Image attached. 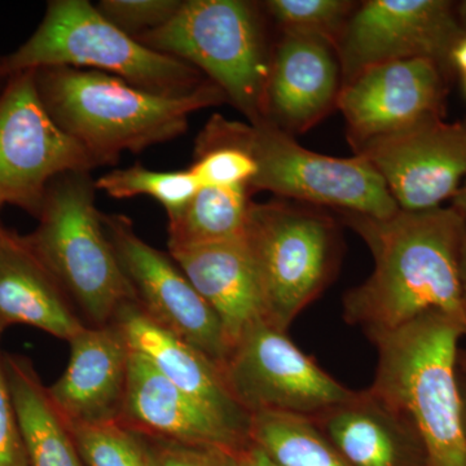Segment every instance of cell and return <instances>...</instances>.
Returning a JSON list of instances; mask_svg holds the SVG:
<instances>
[{
	"label": "cell",
	"instance_id": "6da1fadb",
	"mask_svg": "<svg viewBox=\"0 0 466 466\" xmlns=\"http://www.w3.org/2000/svg\"><path fill=\"white\" fill-rule=\"evenodd\" d=\"M366 242L372 274L343 299V318L368 339L428 312L458 321L466 333L462 250L465 217L452 207L400 210L389 218L343 213Z\"/></svg>",
	"mask_w": 466,
	"mask_h": 466
},
{
	"label": "cell",
	"instance_id": "7a4b0ae2",
	"mask_svg": "<svg viewBox=\"0 0 466 466\" xmlns=\"http://www.w3.org/2000/svg\"><path fill=\"white\" fill-rule=\"evenodd\" d=\"M464 328L428 312L370 337L379 361L368 388L412 435L426 466H466V425L459 377Z\"/></svg>",
	"mask_w": 466,
	"mask_h": 466
},
{
	"label": "cell",
	"instance_id": "3957f363",
	"mask_svg": "<svg viewBox=\"0 0 466 466\" xmlns=\"http://www.w3.org/2000/svg\"><path fill=\"white\" fill-rule=\"evenodd\" d=\"M39 97L55 124L87 153L95 167L116 165L122 153H140L188 130L189 116L226 103L214 82L167 97L106 73L69 66L35 70Z\"/></svg>",
	"mask_w": 466,
	"mask_h": 466
},
{
	"label": "cell",
	"instance_id": "277c9868",
	"mask_svg": "<svg viewBox=\"0 0 466 466\" xmlns=\"http://www.w3.org/2000/svg\"><path fill=\"white\" fill-rule=\"evenodd\" d=\"M91 171L58 175L48 186L38 226L25 235L87 327L112 324L135 293L116 259L96 207Z\"/></svg>",
	"mask_w": 466,
	"mask_h": 466
},
{
	"label": "cell",
	"instance_id": "5b68a950",
	"mask_svg": "<svg viewBox=\"0 0 466 466\" xmlns=\"http://www.w3.org/2000/svg\"><path fill=\"white\" fill-rule=\"evenodd\" d=\"M210 146L235 147L253 158L257 170L248 186L250 192H271L283 200L373 218H389L400 210L366 158L314 152L269 122L244 124L214 115L195 144Z\"/></svg>",
	"mask_w": 466,
	"mask_h": 466
},
{
	"label": "cell",
	"instance_id": "8992f818",
	"mask_svg": "<svg viewBox=\"0 0 466 466\" xmlns=\"http://www.w3.org/2000/svg\"><path fill=\"white\" fill-rule=\"evenodd\" d=\"M52 66L106 73L167 97L187 96L208 81L195 66L116 29L88 0H51L35 32L0 58L5 76Z\"/></svg>",
	"mask_w": 466,
	"mask_h": 466
},
{
	"label": "cell",
	"instance_id": "52a82bcc",
	"mask_svg": "<svg viewBox=\"0 0 466 466\" xmlns=\"http://www.w3.org/2000/svg\"><path fill=\"white\" fill-rule=\"evenodd\" d=\"M263 15L262 5L247 0H183L167 24L137 41L200 70L258 125L272 57Z\"/></svg>",
	"mask_w": 466,
	"mask_h": 466
},
{
	"label": "cell",
	"instance_id": "ba28073f",
	"mask_svg": "<svg viewBox=\"0 0 466 466\" xmlns=\"http://www.w3.org/2000/svg\"><path fill=\"white\" fill-rule=\"evenodd\" d=\"M244 238L258 276L266 323L287 332L332 280L339 259L334 220L283 198L251 202Z\"/></svg>",
	"mask_w": 466,
	"mask_h": 466
},
{
	"label": "cell",
	"instance_id": "9c48e42d",
	"mask_svg": "<svg viewBox=\"0 0 466 466\" xmlns=\"http://www.w3.org/2000/svg\"><path fill=\"white\" fill-rule=\"evenodd\" d=\"M220 370L229 394L249 415L274 412L312 419L355 392L321 370L287 332L266 321L242 334Z\"/></svg>",
	"mask_w": 466,
	"mask_h": 466
},
{
	"label": "cell",
	"instance_id": "30bf717a",
	"mask_svg": "<svg viewBox=\"0 0 466 466\" xmlns=\"http://www.w3.org/2000/svg\"><path fill=\"white\" fill-rule=\"evenodd\" d=\"M94 168L43 106L35 70L9 76L0 94V208L12 205L36 218L55 177Z\"/></svg>",
	"mask_w": 466,
	"mask_h": 466
},
{
	"label": "cell",
	"instance_id": "8fae6325",
	"mask_svg": "<svg viewBox=\"0 0 466 466\" xmlns=\"http://www.w3.org/2000/svg\"><path fill=\"white\" fill-rule=\"evenodd\" d=\"M465 35L447 0H368L357 5L336 46L342 86L370 67L425 58L452 72L453 48Z\"/></svg>",
	"mask_w": 466,
	"mask_h": 466
},
{
	"label": "cell",
	"instance_id": "7c38bea8",
	"mask_svg": "<svg viewBox=\"0 0 466 466\" xmlns=\"http://www.w3.org/2000/svg\"><path fill=\"white\" fill-rule=\"evenodd\" d=\"M103 225L144 314L222 370L229 354L222 324L170 254L144 241L128 217L103 214Z\"/></svg>",
	"mask_w": 466,
	"mask_h": 466
},
{
	"label": "cell",
	"instance_id": "4fadbf2b",
	"mask_svg": "<svg viewBox=\"0 0 466 466\" xmlns=\"http://www.w3.org/2000/svg\"><path fill=\"white\" fill-rule=\"evenodd\" d=\"M451 72L425 58L392 61L364 70L337 99L352 148L443 119Z\"/></svg>",
	"mask_w": 466,
	"mask_h": 466
},
{
	"label": "cell",
	"instance_id": "5bb4252c",
	"mask_svg": "<svg viewBox=\"0 0 466 466\" xmlns=\"http://www.w3.org/2000/svg\"><path fill=\"white\" fill-rule=\"evenodd\" d=\"M354 150L376 168L400 210H433L465 183L466 118L437 119Z\"/></svg>",
	"mask_w": 466,
	"mask_h": 466
},
{
	"label": "cell",
	"instance_id": "9a60e30c",
	"mask_svg": "<svg viewBox=\"0 0 466 466\" xmlns=\"http://www.w3.org/2000/svg\"><path fill=\"white\" fill-rule=\"evenodd\" d=\"M341 66L330 43L305 34L281 33L272 48L265 121L293 135L308 131L337 108Z\"/></svg>",
	"mask_w": 466,
	"mask_h": 466
},
{
	"label": "cell",
	"instance_id": "2e32d148",
	"mask_svg": "<svg viewBox=\"0 0 466 466\" xmlns=\"http://www.w3.org/2000/svg\"><path fill=\"white\" fill-rule=\"evenodd\" d=\"M66 372L48 388L69 424L119 421L127 389L131 348L116 324L86 327L69 341Z\"/></svg>",
	"mask_w": 466,
	"mask_h": 466
},
{
	"label": "cell",
	"instance_id": "e0dca14e",
	"mask_svg": "<svg viewBox=\"0 0 466 466\" xmlns=\"http://www.w3.org/2000/svg\"><path fill=\"white\" fill-rule=\"evenodd\" d=\"M119 422L150 440L235 451L249 441L247 435L227 424L210 408L168 381L134 350Z\"/></svg>",
	"mask_w": 466,
	"mask_h": 466
},
{
	"label": "cell",
	"instance_id": "ac0fdd59",
	"mask_svg": "<svg viewBox=\"0 0 466 466\" xmlns=\"http://www.w3.org/2000/svg\"><path fill=\"white\" fill-rule=\"evenodd\" d=\"M126 341L180 390L201 401L249 438L250 415L233 400L222 370L201 351L150 320L137 300L125 303L115 321Z\"/></svg>",
	"mask_w": 466,
	"mask_h": 466
},
{
	"label": "cell",
	"instance_id": "d6986e66",
	"mask_svg": "<svg viewBox=\"0 0 466 466\" xmlns=\"http://www.w3.org/2000/svg\"><path fill=\"white\" fill-rule=\"evenodd\" d=\"M168 254L216 312L229 351L253 325L266 321L258 276L244 236Z\"/></svg>",
	"mask_w": 466,
	"mask_h": 466
},
{
	"label": "cell",
	"instance_id": "ffe728a7",
	"mask_svg": "<svg viewBox=\"0 0 466 466\" xmlns=\"http://www.w3.org/2000/svg\"><path fill=\"white\" fill-rule=\"evenodd\" d=\"M16 324L67 342L87 327L25 235L5 229L0 236V337Z\"/></svg>",
	"mask_w": 466,
	"mask_h": 466
},
{
	"label": "cell",
	"instance_id": "44dd1931",
	"mask_svg": "<svg viewBox=\"0 0 466 466\" xmlns=\"http://www.w3.org/2000/svg\"><path fill=\"white\" fill-rule=\"evenodd\" d=\"M311 420L350 466H404L408 444L420 450L400 420L368 389Z\"/></svg>",
	"mask_w": 466,
	"mask_h": 466
},
{
	"label": "cell",
	"instance_id": "7402d4cb",
	"mask_svg": "<svg viewBox=\"0 0 466 466\" xmlns=\"http://www.w3.org/2000/svg\"><path fill=\"white\" fill-rule=\"evenodd\" d=\"M3 368L16 410L29 466H85L63 416L33 361L3 354Z\"/></svg>",
	"mask_w": 466,
	"mask_h": 466
},
{
	"label": "cell",
	"instance_id": "603a6c76",
	"mask_svg": "<svg viewBox=\"0 0 466 466\" xmlns=\"http://www.w3.org/2000/svg\"><path fill=\"white\" fill-rule=\"evenodd\" d=\"M248 187H201L167 226L168 250L242 238L251 207Z\"/></svg>",
	"mask_w": 466,
	"mask_h": 466
},
{
	"label": "cell",
	"instance_id": "cb8c5ba5",
	"mask_svg": "<svg viewBox=\"0 0 466 466\" xmlns=\"http://www.w3.org/2000/svg\"><path fill=\"white\" fill-rule=\"evenodd\" d=\"M249 441L278 466H350L309 417L254 413Z\"/></svg>",
	"mask_w": 466,
	"mask_h": 466
},
{
	"label": "cell",
	"instance_id": "d4e9b609",
	"mask_svg": "<svg viewBox=\"0 0 466 466\" xmlns=\"http://www.w3.org/2000/svg\"><path fill=\"white\" fill-rule=\"evenodd\" d=\"M97 191L109 198H124L147 196L157 201L167 214L168 222L175 219L201 188L189 168L187 170L157 171L142 165L116 168L95 180Z\"/></svg>",
	"mask_w": 466,
	"mask_h": 466
},
{
	"label": "cell",
	"instance_id": "484cf974",
	"mask_svg": "<svg viewBox=\"0 0 466 466\" xmlns=\"http://www.w3.org/2000/svg\"><path fill=\"white\" fill-rule=\"evenodd\" d=\"M66 424L85 466H150L146 437L122 422Z\"/></svg>",
	"mask_w": 466,
	"mask_h": 466
},
{
	"label": "cell",
	"instance_id": "4316f807",
	"mask_svg": "<svg viewBox=\"0 0 466 466\" xmlns=\"http://www.w3.org/2000/svg\"><path fill=\"white\" fill-rule=\"evenodd\" d=\"M267 16L281 33L305 34L324 39L336 48L357 3L350 0H267Z\"/></svg>",
	"mask_w": 466,
	"mask_h": 466
},
{
	"label": "cell",
	"instance_id": "83f0119b",
	"mask_svg": "<svg viewBox=\"0 0 466 466\" xmlns=\"http://www.w3.org/2000/svg\"><path fill=\"white\" fill-rule=\"evenodd\" d=\"M188 168L201 187H248L257 170L247 152L229 146L195 147Z\"/></svg>",
	"mask_w": 466,
	"mask_h": 466
},
{
	"label": "cell",
	"instance_id": "f1b7e54d",
	"mask_svg": "<svg viewBox=\"0 0 466 466\" xmlns=\"http://www.w3.org/2000/svg\"><path fill=\"white\" fill-rule=\"evenodd\" d=\"M183 0H100L95 7L116 29L137 39L167 24Z\"/></svg>",
	"mask_w": 466,
	"mask_h": 466
},
{
	"label": "cell",
	"instance_id": "f546056e",
	"mask_svg": "<svg viewBox=\"0 0 466 466\" xmlns=\"http://www.w3.org/2000/svg\"><path fill=\"white\" fill-rule=\"evenodd\" d=\"M146 440L148 441L150 466H240V450L150 440L147 437Z\"/></svg>",
	"mask_w": 466,
	"mask_h": 466
},
{
	"label": "cell",
	"instance_id": "4dcf8cb0",
	"mask_svg": "<svg viewBox=\"0 0 466 466\" xmlns=\"http://www.w3.org/2000/svg\"><path fill=\"white\" fill-rule=\"evenodd\" d=\"M0 466H29L0 352Z\"/></svg>",
	"mask_w": 466,
	"mask_h": 466
},
{
	"label": "cell",
	"instance_id": "1f68e13d",
	"mask_svg": "<svg viewBox=\"0 0 466 466\" xmlns=\"http://www.w3.org/2000/svg\"><path fill=\"white\" fill-rule=\"evenodd\" d=\"M238 460H240V466H278L250 441L238 451Z\"/></svg>",
	"mask_w": 466,
	"mask_h": 466
},
{
	"label": "cell",
	"instance_id": "d6a6232c",
	"mask_svg": "<svg viewBox=\"0 0 466 466\" xmlns=\"http://www.w3.org/2000/svg\"><path fill=\"white\" fill-rule=\"evenodd\" d=\"M451 61H452L453 69L460 70L462 76H466V33L453 48Z\"/></svg>",
	"mask_w": 466,
	"mask_h": 466
},
{
	"label": "cell",
	"instance_id": "836d02e7",
	"mask_svg": "<svg viewBox=\"0 0 466 466\" xmlns=\"http://www.w3.org/2000/svg\"><path fill=\"white\" fill-rule=\"evenodd\" d=\"M450 207H452L462 217L466 218V180L462 184L461 188L459 189V192L456 193L455 198L451 201Z\"/></svg>",
	"mask_w": 466,
	"mask_h": 466
},
{
	"label": "cell",
	"instance_id": "e575fe53",
	"mask_svg": "<svg viewBox=\"0 0 466 466\" xmlns=\"http://www.w3.org/2000/svg\"><path fill=\"white\" fill-rule=\"evenodd\" d=\"M459 377L460 386H461L462 403H464V417L466 425V354L460 355Z\"/></svg>",
	"mask_w": 466,
	"mask_h": 466
},
{
	"label": "cell",
	"instance_id": "d590c367",
	"mask_svg": "<svg viewBox=\"0 0 466 466\" xmlns=\"http://www.w3.org/2000/svg\"><path fill=\"white\" fill-rule=\"evenodd\" d=\"M462 288H464V303H465V312H466V218H465L464 250H462Z\"/></svg>",
	"mask_w": 466,
	"mask_h": 466
},
{
	"label": "cell",
	"instance_id": "8d00e7d4",
	"mask_svg": "<svg viewBox=\"0 0 466 466\" xmlns=\"http://www.w3.org/2000/svg\"><path fill=\"white\" fill-rule=\"evenodd\" d=\"M456 8H458V16L460 20V24L464 27L466 33V0L465 2L459 3L456 5Z\"/></svg>",
	"mask_w": 466,
	"mask_h": 466
},
{
	"label": "cell",
	"instance_id": "74e56055",
	"mask_svg": "<svg viewBox=\"0 0 466 466\" xmlns=\"http://www.w3.org/2000/svg\"><path fill=\"white\" fill-rule=\"evenodd\" d=\"M2 58V56H0ZM9 76H5L3 75L2 70H0V94H2V91L5 90V85H7Z\"/></svg>",
	"mask_w": 466,
	"mask_h": 466
},
{
	"label": "cell",
	"instance_id": "f35d334b",
	"mask_svg": "<svg viewBox=\"0 0 466 466\" xmlns=\"http://www.w3.org/2000/svg\"><path fill=\"white\" fill-rule=\"evenodd\" d=\"M5 227L2 226V222H0V236H2L3 231H5Z\"/></svg>",
	"mask_w": 466,
	"mask_h": 466
},
{
	"label": "cell",
	"instance_id": "ab89813d",
	"mask_svg": "<svg viewBox=\"0 0 466 466\" xmlns=\"http://www.w3.org/2000/svg\"><path fill=\"white\" fill-rule=\"evenodd\" d=\"M464 86H465V91H466V76H464Z\"/></svg>",
	"mask_w": 466,
	"mask_h": 466
}]
</instances>
